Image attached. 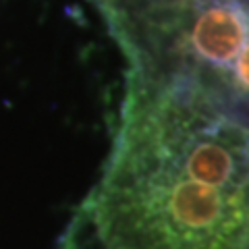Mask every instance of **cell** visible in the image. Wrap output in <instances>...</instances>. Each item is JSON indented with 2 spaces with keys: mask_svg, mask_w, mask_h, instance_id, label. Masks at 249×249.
Masks as SVG:
<instances>
[{
  "mask_svg": "<svg viewBox=\"0 0 249 249\" xmlns=\"http://www.w3.org/2000/svg\"><path fill=\"white\" fill-rule=\"evenodd\" d=\"M75 224L100 249H245L249 133L127 77L110 154Z\"/></svg>",
  "mask_w": 249,
  "mask_h": 249,
  "instance_id": "6da1fadb",
  "label": "cell"
},
{
  "mask_svg": "<svg viewBox=\"0 0 249 249\" xmlns=\"http://www.w3.org/2000/svg\"><path fill=\"white\" fill-rule=\"evenodd\" d=\"M127 77L210 108L249 133V0H96Z\"/></svg>",
  "mask_w": 249,
  "mask_h": 249,
  "instance_id": "7a4b0ae2",
  "label": "cell"
}]
</instances>
